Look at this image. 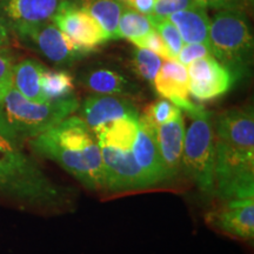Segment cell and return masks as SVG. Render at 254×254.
<instances>
[{
  "mask_svg": "<svg viewBox=\"0 0 254 254\" xmlns=\"http://www.w3.org/2000/svg\"><path fill=\"white\" fill-rule=\"evenodd\" d=\"M95 19L103 31L109 37V40L118 38V23L125 6L118 0H81L75 2Z\"/></svg>",
  "mask_w": 254,
  "mask_h": 254,
  "instance_id": "cell-20",
  "label": "cell"
},
{
  "mask_svg": "<svg viewBox=\"0 0 254 254\" xmlns=\"http://www.w3.org/2000/svg\"><path fill=\"white\" fill-rule=\"evenodd\" d=\"M168 20L179 31L184 44H206L209 45L208 33L211 18L207 8L196 7L183 9L168 15Z\"/></svg>",
  "mask_w": 254,
  "mask_h": 254,
  "instance_id": "cell-17",
  "label": "cell"
},
{
  "mask_svg": "<svg viewBox=\"0 0 254 254\" xmlns=\"http://www.w3.org/2000/svg\"><path fill=\"white\" fill-rule=\"evenodd\" d=\"M9 43H11V34L0 33V49H2V47H8Z\"/></svg>",
  "mask_w": 254,
  "mask_h": 254,
  "instance_id": "cell-32",
  "label": "cell"
},
{
  "mask_svg": "<svg viewBox=\"0 0 254 254\" xmlns=\"http://www.w3.org/2000/svg\"><path fill=\"white\" fill-rule=\"evenodd\" d=\"M199 6L205 8H212L215 11L220 9H243L245 11L250 6L245 0H194Z\"/></svg>",
  "mask_w": 254,
  "mask_h": 254,
  "instance_id": "cell-30",
  "label": "cell"
},
{
  "mask_svg": "<svg viewBox=\"0 0 254 254\" xmlns=\"http://www.w3.org/2000/svg\"><path fill=\"white\" fill-rule=\"evenodd\" d=\"M138 122L139 118L126 117L93 132L103 157V190L125 192L151 187L133 155L132 148L138 131Z\"/></svg>",
  "mask_w": 254,
  "mask_h": 254,
  "instance_id": "cell-4",
  "label": "cell"
},
{
  "mask_svg": "<svg viewBox=\"0 0 254 254\" xmlns=\"http://www.w3.org/2000/svg\"><path fill=\"white\" fill-rule=\"evenodd\" d=\"M206 220L215 230L238 238H254V198L225 200V204L206 215Z\"/></svg>",
  "mask_w": 254,
  "mask_h": 254,
  "instance_id": "cell-12",
  "label": "cell"
},
{
  "mask_svg": "<svg viewBox=\"0 0 254 254\" xmlns=\"http://www.w3.org/2000/svg\"><path fill=\"white\" fill-rule=\"evenodd\" d=\"M152 84L160 97L170 100L186 113L192 112L198 106L190 100L187 67L176 59L165 60Z\"/></svg>",
  "mask_w": 254,
  "mask_h": 254,
  "instance_id": "cell-15",
  "label": "cell"
},
{
  "mask_svg": "<svg viewBox=\"0 0 254 254\" xmlns=\"http://www.w3.org/2000/svg\"><path fill=\"white\" fill-rule=\"evenodd\" d=\"M69 0H0V13L9 33L52 21Z\"/></svg>",
  "mask_w": 254,
  "mask_h": 254,
  "instance_id": "cell-11",
  "label": "cell"
},
{
  "mask_svg": "<svg viewBox=\"0 0 254 254\" xmlns=\"http://www.w3.org/2000/svg\"><path fill=\"white\" fill-rule=\"evenodd\" d=\"M190 94L196 100L209 101L226 94L236 78L213 56L194 60L187 66Z\"/></svg>",
  "mask_w": 254,
  "mask_h": 254,
  "instance_id": "cell-9",
  "label": "cell"
},
{
  "mask_svg": "<svg viewBox=\"0 0 254 254\" xmlns=\"http://www.w3.org/2000/svg\"><path fill=\"white\" fill-rule=\"evenodd\" d=\"M214 144V193L222 200L254 198L252 109H233L220 114Z\"/></svg>",
  "mask_w": 254,
  "mask_h": 254,
  "instance_id": "cell-1",
  "label": "cell"
},
{
  "mask_svg": "<svg viewBox=\"0 0 254 254\" xmlns=\"http://www.w3.org/2000/svg\"><path fill=\"white\" fill-rule=\"evenodd\" d=\"M185 120L182 113L157 127V139L167 179L172 180L183 168V150L185 140Z\"/></svg>",
  "mask_w": 254,
  "mask_h": 254,
  "instance_id": "cell-16",
  "label": "cell"
},
{
  "mask_svg": "<svg viewBox=\"0 0 254 254\" xmlns=\"http://www.w3.org/2000/svg\"><path fill=\"white\" fill-rule=\"evenodd\" d=\"M14 56L8 47L0 49V104L13 87Z\"/></svg>",
  "mask_w": 254,
  "mask_h": 254,
  "instance_id": "cell-26",
  "label": "cell"
},
{
  "mask_svg": "<svg viewBox=\"0 0 254 254\" xmlns=\"http://www.w3.org/2000/svg\"><path fill=\"white\" fill-rule=\"evenodd\" d=\"M0 33H9L7 26H6L4 19H2V15L0 13ZM11 34V33H9Z\"/></svg>",
  "mask_w": 254,
  "mask_h": 254,
  "instance_id": "cell-33",
  "label": "cell"
},
{
  "mask_svg": "<svg viewBox=\"0 0 254 254\" xmlns=\"http://www.w3.org/2000/svg\"><path fill=\"white\" fill-rule=\"evenodd\" d=\"M154 30L153 24L148 15L138 13L128 7H124L118 23V38L133 40L146 36Z\"/></svg>",
  "mask_w": 254,
  "mask_h": 254,
  "instance_id": "cell-22",
  "label": "cell"
},
{
  "mask_svg": "<svg viewBox=\"0 0 254 254\" xmlns=\"http://www.w3.org/2000/svg\"><path fill=\"white\" fill-rule=\"evenodd\" d=\"M118 1H120V2H125V0H118Z\"/></svg>",
  "mask_w": 254,
  "mask_h": 254,
  "instance_id": "cell-35",
  "label": "cell"
},
{
  "mask_svg": "<svg viewBox=\"0 0 254 254\" xmlns=\"http://www.w3.org/2000/svg\"><path fill=\"white\" fill-rule=\"evenodd\" d=\"M0 195L25 207L62 209L66 192L24 150V141L0 118Z\"/></svg>",
  "mask_w": 254,
  "mask_h": 254,
  "instance_id": "cell-2",
  "label": "cell"
},
{
  "mask_svg": "<svg viewBox=\"0 0 254 254\" xmlns=\"http://www.w3.org/2000/svg\"><path fill=\"white\" fill-rule=\"evenodd\" d=\"M207 56H212L209 45H206V44H186L178 53L176 60L187 67L194 60Z\"/></svg>",
  "mask_w": 254,
  "mask_h": 254,
  "instance_id": "cell-29",
  "label": "cell"
},
{
  "mask_svg": "<svg viewBox=\"0 0 254 254\" xmlns=\"http://www.w3.org/2000/svg\"><path fill=\"white\" fill-rule=\"evenodd\" d=\"M131 65L133 71L139 78H141L142 80L153 82L159 69L163 65V59L151 51L136 47L132 53Z\"/></svg>",
  "mask_w": 254,
  "mask_h": 254,
  "instance_id": "cell-23",
  "label": "cell"
},
{
  "mask_svg": "<svg viewBox=\"0 0 254 254\" xmlns=\"http://www.w3.org/2000/svg\"><path fill=\"white\" fill-rule=\"evenodd\" d=\"M208 40L212 56L230 69L236 80L247 72L253 58L254 40L245 11H215L209 24Z\"/></svg>",
  "mask_w": 254,
  "mask_h": 254,
  "instance_id": "cell-6",
  "label": "cell"
},
{
  "mask_svg": "<svg viewBox=\"0 0 254 254\" xmlns=\"http://www.w3.org/2000/svg\"><path fill=\"white\" fill-rule=\"evenodd\" d=\"M45 66L34 59H25L15 63L13 67V87L27 100L45 103L46 98L41 90V75Z\"/></svg>",
  "mask_w": 254,
  "mask_h": 254,
  "instance_id": "cell-18",
  "label": "cell"
},
{
  "mask_svg": "<svg viewBox=\"0 0 254 254\" xmlns=\"http://www.w3.org/2000/svg\"><path fill=\"white\" fill-rule=\"evenodd\" d=\"M52 23L78 45L90 52L109 41V37L95 19L72 0L60 9Z\"/></svg>",
  "mask_w": 254,
  "mask_h": 254,
  "instance_id": "cell-10",
  "label": "cell"
},
{
  "mask_svg": "<svg viewBox=\"0 0 254 254\" xmlns=\"http://www.w3.org/2000/svg\"><path fill=\"white\" fill-rule=\"evenodd\" d=\"M148 17H150L152 24H153L154 30L160 34L164 43L166 44L168 51H170L173 58L176 59L178 53L180 52V50H182V47L184 46L183 38L180 36L179 31L177 30V27L174 26L167 18L155 19L153 17H151V15H148Z\"/></svg>",
  "mask_w": 254,
  "mask_h": 254,
  "instance_id": "cell-25",
  "label": "cell"
},
{
  "mask_svg": "<svg viewBox=\"0 0 254 254\" xmlns=\"http://www.w3.org/2000/svg\"><path fill=\"white\" fill-rule=\"evenodd\" d=\"M133 155L150 186L167 182L163 159L159 151L157 128L144 117H139L138 131L133 142Z\"/></svg>",
  "mask_w": 254,
  "mask_h": 254,
  "instance_id": "cell-14",
  "label": "cell"
},
{
  "mask_svg": "<svg viewBox=\"0 0 254 254\" xmlns=\"http://www.w3.org/2000/svg\"><path fill=\"white\" fill-rule=\"evenodd\" d=\"M199 6L194 0H157L151 17L155 19H166L168 15L178 11Z\"/></svg>",
  "mask_w": 254,
  "mask_h": 254,
  "instance_id": "cell-28",
  "label": "cell"
},
{
  "mask_svg": "<svg viewBox=\"0 0 254 254\" xmlns=\"http://www.w3.org/2000/svg\"><path fill=\"white\" fill-rule=\"evenodd\" d=\"M85 87L97 94L126 95L135 91L133 82L122 73L111 68L92 69L82 78Z\"/></svg>",
  "mask_w": 254,
  "mask_h": 254,
  "instance_id": "cell-19",
  "label": "cell"
},
{
  "mask_svg": "<svg viewBox=\"0 0 254 254\" xmlns=\"http://www.w3.org/2000/svg\"><path fill=\"white\" fill-rule=\"evenodd\" d=\"M155 1L157 0H125L127 7L145 15L152 14Z\"/></svg>",
  "mask_w": 254,
  "mask_h": 254,
  "instance_id": "cell-31",
  "label": "cell"
},
{
  "mask_svg": "<svg viewBox=\"0 0 254 254\" xmlns=\"http://www.w3.org/2000/svg\"><path fill=\"white\" fill-rule=\"evenodd\" d=\"M11 34L59 66L71 65L91 53L66 36L52 21L19 28Z\"/></svg>",
  "mask_w": 254,
  "mask_h": 254,
  "instance_id": "cell-8",
  "label": "cell"
},
{
  "mask_svg": "<svg viewBox=\"0 0 254 254\" xmlns=\"http://www.w3.org/2000/svg\"><path fill=\"white\" fill-rule=\"evenodd\" d=\"M179 113H182V110L170 100L159 99L146 107L142 117L157 128L158 126L172 120Z\"/></svg>",
  "mask_w": 254,
  "mask_h": 254,
  "instance_id": "cell-24",
  "label": "cell"
},
{
  "mask_svg": "<svg viewBox=\"0 0 254 254\" xmlns=\"http://www.w3.org/2000/svg\"><path fill=\"white\" fill-rule=\"evenodd\" d=\"M28 142L34 153L55 161L86 189H104L100 146L79 117L69 116Z\"/></svg>",
  "mask_w": 254,
  "mask_h": 254,
  "instance_id": "cell-3",
  "label": "cell"
},
{
  "mask_svg": "<svg viewBox=\"0 0 254 254\" xmlns=\"http://www.w3.org/2000/svg\"><path fill=\"white\" fill-rule=\"evenodd\" d=\"M245 1L249 4V6H252L253 5V0H245Z\"/></svg>",
  "mask_w": 254,
  "mask_h": 254,
  "instance_id": "cell-34",
  "label": "cell"
},
{
  "mask_svg": "<svg viewBox=\"0 0 254 254\" xmlns=\"http://www.w3.org/2000/svg\"><path fill=\"white\" fill-rule=\"evenodd\" d=\"M187 116L192 122L185 133L183 167L201 192L214 193L215 144L211 114L198 105Z\"/></svg>",
  "mask_w": 254,
  "mask_h": 254,
  "instance_id": "cell-7",
  "label": "cell"
},
{
  "mask_svg": "<svg viewBox=\"0 0 254 254\" xmlns=\"http://www.w3.org/2000/svg\"><path fill=\"white\" fill-rule=\"evenodd\" d=\"M132 44L136 47H139V49L151 51V52H153L157 56L160 57L161 59L174 60L172 55H171V52L167 49L166 44L164 43L163 38L160 37V34H159L155 30H152L150 33L139 38V39L133 40Z\"/></svg>",
  "mask_w": 254,
  "mask_h": 254,
  "instance_id": "cell-27",
  "label": "cell"
},
{
  "mask_svg": "<svg viewBox=\"0 0 254 254\" xmlns=\"http://www.w3.org/2000/svg\"><path fill=\"white\" fill-rule=\"evenodd\" d=\"M79 118L92 132L107 124L126 117L139 118L134 104L118 95L97 94L88 97L79 105Z\"/></svg>",
  "mask_w": 254,
  "mask_h": 254,
  "instance_id": "cell-13",
  "label": "cell"
},
{
  "mask_svg": "<svg viewBox=\"0 0 254 254\" xmlns=\"http://www.w3.org/2000/svg\"><path fill=\"white\" fill-rule=\"evenodd\" d=\"M74 95L65 99L33 103L23 97L14 87L0 104V118L23 141L31 140L58 125L79 109Z\"/></svg>",
  "mask_w": 254,
  "mask_h": 254,
  "instance_id": "cell-5",
  "label": "cell"
},
{
  "mask_svg": "<svg viewBox=\"0 0 254 254\" xmlns=\"http://www.w3.org/2000/svg\"><path fill=\"white\" fill-rule=\"evenodd\" d=\"M41 90L47 101L65 99L73 95V78L66 71H53L45 67L41 75Z\"/></svg>",
  "mask_w": 254,
  "mask_h": 254,
  "instance_id": "cell-21",
  "label": "cell"
}]
</instances>
